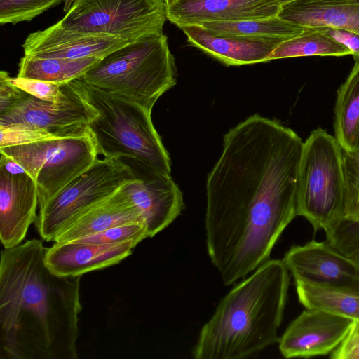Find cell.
<instances>
[{
	"label": "cell",
	"mask_w": 359,
	"mask_h": 359,
	"mask_svg": "<svg viewBox=\"0 0 359 359\" xmlns=\"http://www.w3.org/2000/svg\"><path fill=\"white\" fill-rule=\"evenodd\" d=\"M303 141L278 121L249 116L224 136L206 181L208 254L225 285L269 259L297 216Z\"/></svg>",
	"instance_id": "cell-1"
},
{
	"label": "cell",
	"mask_w": 359,
	"mask_h": 359,
	"mask_svg": "<svg viewBox=\"0 0 359 359\" xmlns=\"http://www.w3.org/2000/svg\"><path fill=\"white\" fill-rule=\"evenodd\" d=\"M47 248L27 240L1 252L0 359H76L80 277L52 272Z\"/></svg>",
	"instance_id": "cell-2"
},
{
	"label": "cell",
	"mask_w": 359,
	"mask_h": 359,
	"mask_svg": "<svg viewBox=\"0 0 359 359\" xmlns=\"http://www.w3.org/2000/svg\"><path fill=\"white\" fill-rule=\"evenodd\" d=\"M290 279L283 259H268L241 281L201 328L194 358H246L278 342Z\"/></svg>",
	"instance_id": "cell-3"
},
{
	"label": "cell",
	"mask_w": 359,
	"mask_h": 359,
	"mask_svg": "<svg viewBox=\"0 0 359 359\" xmlns=\"http://www.w3.org/2000/svg\"><path fill=\"white\" fill-rule=\"evenodd\" d=\"M86 101L97 115L88 124L99 154L128 158L160 173L171 175V161L151 114L142 106L75 79Z\"/></svg>",
	"instance_id": "cell-4"
},
{
	"label": "cell",
	"mask_w": 359,
	"mask_h": 359,
	"mask_svg": "<svg viewBox=\"0 0 359 359\" xmlns=\"http://www.w3.org/2000/svg\"><path fill=\"white\" fill-rule=\"evenodd\" d=\"M177 77L168 37L161 32L111 52L80 79L136 102L151 113L158 99L176 84Z\"/></svg>",
	"instance_id": "cell-5"
},
{
	"label": "cell",
	"mask_w": 359,
	"mask_h": 359,
	"mask_svg": "<svg viewBox=\"0 0 359 359\" xmlns=\"http://www.w3.org/2000/svg\"><path fill=\"white\" fill-rule=\"evenodd\" d=\"M346 187L343 150L323 128L313 130L303 144L299 163L297 216L327 233L344 218Z\"/></svg>",
	"instance_id": "cell-6"
},
{
	"label": "cell",
	"mask_w": 359,
	"mask_h": 359,
	"mask_svg": "<svg viewBox=\"0 0 359 359\" xmlns=\"http://www.w3.org/2000/svg\"><path fill=\"white\" fill-rule=\"evenodd\" d=\"M34 180L39 202L57 194L98 159L95 142L88 131L30 144L0 148Z\"/></svg>",
	"instance_id": "cell-7"
},
{
	"label": "cell",
	"mask_w": 359,
	"mask_h": 359,
	"mask_svg": "<svg viewBox=\"0 0 359 359\" xmlns=\"http://www.w3.org/2000/svg\"><path fill=\"white\" fill-rule=\"evenodd\" d=\"M56 24L65 29L135 41L163 32L164 0H70Z\"/></svg>",
	"instance_id": "cell-8"
},
{
	"label": "cell",
	"mask_w": 359,
	"mask_h": 359,
	"mask_svg": "<svg viewBox=\"0 0 359 359\" xmlns=\"http://www.w3.org/2000/svg\"><path fill=\"white\" fill-rule=\"evenodd\" d=\"M137 178L132 167L121 159H97L54 196L39 202L34 222L40 236L54 241L60 229L73 217L109 197Z\"/></svg>",
	"instance_id": "cell-9"
},
{
	"label": "cell",
	"mask_w": 359,
	"mask_h": 359,
	"mask_svg": "<svg viewBox=\"0 0 359 359\" xmlns=\"http://www.w3.org/2000/svg\"><path fill=\"white\" fill-rule=\"evenodd\" d=\"M58 102L45 101L16 87L9 107L0 114V126L22 124L46 129L60 136L86 132L97 111L86 101L76 80L62 84Z\"/></svg>",
	"instance_id": "cell-10"
},
{
	"label": "cell",
	"mask_w": 359,
	"mask_h": 359,
	"mask_svg": "<svg viewBox=\"0 0 359 359\" xmlns=\"http://www.w3.org/2000/svg\"><path fill=\"white\" fill-rule=\"evenodd\" d=\"M283 261L294 280L359 292V266L327 241L293 245Z\"/></svg>",
	"instance_id": "cell-11"
},
{
	"label": "cell",
	"mask_w": 359,
	"mask_h": 359,
	"mask_svg": "<svg viewBox=\"0 0 359 359\" xmlns=\"http://www.w3.org/2000/svg\"><path fill=\"white\" fill-rule=\"evenodd\" d=\"M129 164L137 178L123 189L139 210L151 238L168 226L184 208L183 195L171 175L137 162Z\"/></svg>",
	"instance_id": "cell-12"
},
{
	"label": "cell",
	"mask_w": 359,
	"mask_h": 359,
	"mask_svg": "<svg viewBox=\"0 0 359 359\" xmlns=\"http://www.w3.org/2000/svg\"><path fill=\"white\" fill-rule=\"evenodd\" d=\"M353 320L318 309H306L292 320L279 339L286 358L330 354L342 341Z\"/></svg>",
	"instance_id": "cell-13"
},
{
	"label": "cell",
	"mask_w": 359,
	"mask_h": 359,
	"mask_svg": "<svg viewBox=\"0 0 359 359\" xmlns=\"http://www.w3.org/2000/svg\"><path fill=\"white\" fill-rule=\"evenodd\" d=\"M39 191L27 172L12 174L0 168V239L4 248L22 243L35 222Z\"/></svg>",
	"instance_id": "cell-14"
},
{
	"label": "cell",
	"mask_w": 359,
	"mask_h": 359,
	"mask_svg": "<svg viewBox=\"0 0 359 359\" xmlns=\"http://www.w3.org/2000/svg\"><path fill=\"white\" fill-rule=\"evenodd\" d=\"M132 41L114 36L74 32L55 23L45 29L30 33L22 46L26 55L80 59L104 57Z\"/></svg>",
	"instance_id": "cell-15"
},
{
	"label": "cell",
	"mask_w": 359,
	"mask_h": 359,
	"mask_svg": "<svg viewBox=\"0 0 359 359\" xmlns=\"http://www.w3.org/2000/svg\"><path fill=\"white\" fill-rule=\"evenodd\" d=\"M278 0H180L166 8L177 27L208 22H233L278 15Z\"/></svg>",
	"instance_id": "cell-16"
},
{
	"label": "cell",
	"mask_w": 359,
	"mask_h": 359,
	"mask_svg": "<svg viewBox=\"0 0 359 359\" xmlns=\"http://www.w3.org/2000/svg\"><path fill=\"white\" fill-rule=\"evenodd\" d=\"M137 245L132 241L114 244L55 242L47 248L45 262L58 276L78 277L118 264L132 254Z\"/></svg>",
	"instance_id": "cell-17"
},
{
	"label": "cell",
	"mask_w": 359,
	"mask_h": 359,
	"mask_svg": "<svg viewBox=\"0 0 359 359\" xmlns=\"http://www.w3.org/2000/svg\"><path fill=\"white\" fill-rule=\"evenodd\" d=\"M123 186L109 197L73 217L60 229L54 241H72L121 224H144Z\"/></svg>",
	"instance_id": "cell-18"
},
{
	"label": "cell",
	"mask_w": 359,
	"mask_h": 359,
	"mask_svg": "<svg viewBox=\"0 0 359 359\" xmlns=\"http://www.w3.org/2000/svg\"><path fill=\"white\" fill-rule=\"evenodd\" d=\"M179 28L190 46L228 66L269 62V55L281 43L216 36L197 25H182Z\"/></svg>",
	"instance_id": "cell-19"
},
{
	"label": "cell",
	"mask_w": 359,
	"mask_h": 359,
	"mask_svg": "<svg viewBox=\"0 0 359 359\" xmlns=\"http://www.w3.org/2000/svg\"><path fill=\"white\" fill-rule=\"evenodd\" d=\"M278 16L302 27L341 29L359 35V0H295Z\"/></svg>",
	"instance_id": "cell-20"
},
{
	"label": "cell",
	"mask_w": 359,
	"mask_h": 359,
	"mask_svg": "<svg viewBox=\"0 0 359 359\" xmlns=\"http://www.w3.org/2000/svg\"><path fill=\"white\" fill-rule=\"evenodd\" d=\"M197 25L216 36L276 43L290 39L304 30V27L278 15L233 22H208Z\"/></svg>",
	"instance_id": "cell-21"
},
{
	"label": "cell",
	"mask_w": 359,
	"mask_h": 359,
	"mask_svg": "<svg viewBox=\"0 0 359 359\" xmlns=\"http://www.w3.org/2000/svg\"><path fill=\"white\" fill-rule=\"evenodd\" d=\"M334 134L344 152L359 153V61L339 87L334 107Z\"/></svg>",
	"instance_id": "cell-22"
},
{
	"label": "cell",
	"mask_w": 359,
	"mask_h": 359,
	"mask_svg": "<svg viewBox=\"0 0 359 359\" xmlns=\"http://www.w3.org/2000/svg\"><path fill=\"white\" fill-rule=\"evenodd\" d=\"M102 58L64 59L24 55L19 62L17 76L63 84L81 78Z\"/></svg>",
	"instance_id": "cell-23"
},
{
	"label": "cell",
	"mask_w": 359,
	"mask_h": 359,
	"mask_svg": "<svg viewBox=\"0 0 359 359\" xmlns=\"http://www.w3.org/2000/svg\"><path fill=\"white\" fill-rule=\"evenodd\" d=\"M299 302L306 309H318L359 320V292L294 280Z\"/></svg>",
	"instance_id": "cell-24"
},
{
	"label": "cell",
	"mask_w": 359,
	"mask_h": 359,
	"mask_svg": "<svg viewBox=\"0 0 359 359\" xmlns=\"http://www.w3.org/2000/svg\"><path fill=\"white\" fill-rule=\"evenodd\" d=\"M352 55L345 46L325 34L321 27H304L298 35L283 41L271 53L269 61L306 56Z\"/></svg>",
	"instance_id": "cell-25"
},
{
	"label": "cell",
	"mask_w": 359,
	"mask_h": 359,
	"mask_svg": "<svg viewBox=\"0 0 359 359\" xmlns=\"http://www.w3.org/2000/svg\"><path fill=\"white\" fill-rule=\"evenodd\" d=\"M64 0H0V24L29 22Z\"/></svg>",
	"instance_id": "cell-26"
},
{
	"label": "cell",
	"mask_w": 359,
	"mask_h": 359,
	"mask_svg": "<svg viewBox=\"0 0 359 359\" xmlns=\"http://www.w3.org/2000/svg\"><path fill=\"white\" fill-rule=\"evenodd\" d=\"M326 233V241L359 266V219H341Z\"/></svg>",
	"instance_id": "cell-27"
},
{
	"label": "cell",
	"mask_w": 359,
	"mask_h": 359,
	"mask_svg": "<svg viewBox=\"0 0 359 359\" xmlns=\"http://www.w3.org/2000/svg\"><path fill=\"white\" fill-rule=\"evenodd\" d=\"M148 238L144 224L129 223L118 225L74 241L89 244H114L123 242H135L139 243Z\"/></svg>",
	"instance_id": "cell-28"
},
{
	"label": "cell",
	"mask_w": 359,
	"mask_h": 359,
	"mask_svg": "<svg viewBox=\"0 0 359 359\" xmlns=\"http://www.w3.org/2000/svg\"><path fill=\"white\" fill-rule=\"evenodd\" d=\"M61 137L63 136L34 126L22 124L0 126V148L30 144Z\"/></svg>",
	"instance_id": "cell-29"
},
{
	"label": "cell",
	"mask_w": 359,
	"mask_h": 359,
	"mask_svg": "<svg viewBox=\"0 0 359 359\" xmlns=\"http://www.w3.org/2000/svg\"><path fill=\"white\" fill-rule=\"evenodd\" d=\"M343 161L346 187L344 219H359V153L343 151Z\"/></svg>",
	"instance_id": "cell-30"
},
{
	"label": "cell",
	"mask_w": 359,
	"mask_h": 359,
	"mask_svg": "<svg viewBox=\"0 0 359 359\" xmlns=\"http://www.w3.org/2000/svg\"><path fill=\"white\" fill-rule=\"evenodd\" d=\"M10 81L22 90L45 101L58 102L63 93L62 84L19 76L10 77Z\"/></svg>",
	"instance_id": "cell-31"
},
{
	"label": "cell",
	"mask_w": 359,
	"mask_h": 359,
	"mask_svg": "<svg viewBox=\"0 0 359 359\" xmlns=\"http://www.w3.org/2000/svg\"><path fill=\"white\" fill-rule=\"evenodd\" d=\"M332 359H359V320H353L339 345L330 353Z\"/></svg>",
	"instance_id": "cell-32"
},
{
	"label": "cell",
	"mask_w": 359,
	"mask_h": 359,
	"mask_svg": "<svg viewBox=\"0 0 359 359\" xmlns=\"http://www.w3.org/2000/svg\"><path fill=\"white\" fill-rule=\"evenodd\" d=\"M323 32L338 43L345 46L351 53L355 62L359 61V35L337 28L321 27Z\"/></svg>",
	"instance_id": "cell-33"
},
{
	"label": "cell",
	"mask_w": 359,
	"mask_h": 359,
	"mask_svg": "<svg viewBox=\"0 0 359 359\" xmlns=\"http://www.w3.org/2000/svg\"><path fill=\"white\" fill-rule=\"evenodd\" d=\"M180 0H164L166 8H168L173 5H175L176 3H177Z\"/></svg>",
	"instance_id": "cell-34"
},
{
	"label": "cell",
	"mask_w": 359,
	"mask_h": 359,
	"mask_svg": "<svg viewBox=\"0 0 359 359\" xmlns=\"http://www.w3.org/2000/svg\"><path fill=\"white\" fill-rule=\"evenodd\" d=\"M278 1L279 2L280 5L282 6L286 4H288V3L295 1V0H278Z\"/></svg>",
	"instance_id": "cell-35"
}]
</instances>
